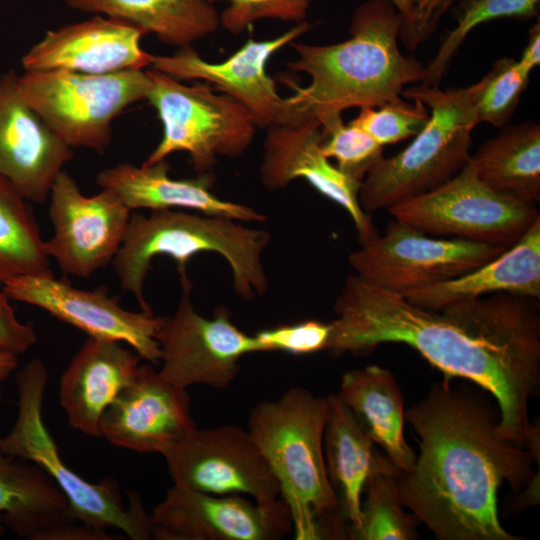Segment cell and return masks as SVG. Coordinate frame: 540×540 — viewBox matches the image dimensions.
<instances>
[{
  "label": "cell",
  "mask_w": 540,
  "mask_h": 540,
  "mask_svg": "<svg viewBox=\"0 0 540 540\" xmlns=\"http://www.w3.org/2000/svg\"><path fill=\"white\" fill-rule=\"evenodd\" d=\"M334 312L327 351L362 355L380 344H406L444 378H463L490 393L502 437L525 448L540 439L528 413L540 392L537 299L496 293L430 310L354 274Z\"/></svg>",
  "instance_id": "6da1fadb"
},
{
  "label": "cell",
  "mask_w": 540,
  "mask_h": 540,
  "mask_svg": "<svg viewBox=\"0 0 540 540\" xmlns=\"http://www.w3.org/2000/svg\"><path fill=\"white\" fill-rule=\"evenodd\" d=\"M499 417L486 394L451 378L405 412L420 454L398 476L400 501L439 540L523 539L502 526L498 490L505 481L519 492L539 480L537 460L499 434Z\"/></svg>",
  "instance_id": "7a4b0ae2"
},
{
  "label": "cell",
  "mask_w": 540,
  "mask_h": 540,
  "mask_svg": "<svg viewBox=\"0 0 540 540\" xmlns=\"http://www.w3.org/2000/svg\"><path fill=\"white\" fill-rule=\"evenodd\" d=\"M403 19L391 0H367L353 13L349 38L331 45L290 43L297 58L290 70L309 75L285 98L288 125L323 122L352 107H376L397 100L405 86L422 82L426 69L404 55L398 40Z\"/></svg>",
  "instance_id": "3957f363"
},
{
  "label": "cell",
  "mask_w": 540,
  "mask_h": 540,
  "mask_svg": "<svg viewBox=\"0 0 540 540\" xmlns=\"http://www.w3.org/2000/svg\"><path fill=\"white\" fill-rule=\"evenodd\" d=\"M327 397L293 387L251 411L248 432L276 478L296 540L348 539L323 452Z\"/></svg>",
  "instance_id": "277c9868"
},
{
  "label": "cell",
  "mask_w": 540,
  "mask_h": 540,
  "mask_svg": "<svg viewBox=\"0 0 540 540\" xmlns=\"http://www.w3.org/2000/svg\"><path fill=\"white\" fill-rule=\"evenodd\" d=\"M270 242L267 231L245 227L236 220L211 215L154 210L131 213L121 246L112 260L123 291L131 293L142 310L151 311L143 287L157 256L172 258L180 280H188L186 265L203 252H215L231 267L236 293L244 299L263 295L267 277L262 253Z\"/></svg>",
  "instance_id": "5b68a950"
},
{
  "label": "cell",
  "mask_w": 540,
  "mask_h": 540,
  "mask_svg": "<svg viewBox=\"0 0 540 540\" xmlns=\"http://www.w3.org/2000/svg\"><path fill=\"white\" fill-rule=\"evenodd\" d=\"M402 95L430 108V118L415 139L394 156L382 157L367 173L359 203L368 214L389 209L426 193L453 177L467 162L471 134L477 125L466 88L438 85L405 88Z\"/></svg>",
  "instance_id": "8992f818"
},
{
  "label": "cell",
  "mask_w": 540,
  "mask_h": 540,
  "mask_svg": "<svg viewBox=\"0 0 540 540\" xmlns=\"http://www.w3.org/2000/svg\"><path fill=\"white\" fill-rule=\"evenodd\" d=\"M47 369L40 359L27 363L16 375L17 417L12 429L0 437L7 455L41 468L60 489L74 519L90 527L114 528L133 540L152 538V523L138 496L124 504L116 480L92 483L70 469L43 418Z\"/></svg>",
  "instance_id": "52a82bcc"
},
{
  "label": "cell",
  "mask_w": 540,
  "mask_h": 540,
  "mask_svg": "<svg viewBox=\"0 0 540 540\" xmlns=\"http://www.w3.org/2000/svg\"><path fill=\"white\" fill-rule=\"evenodd\" d=\"M146 100L163 126L159 144L143 163L150 165L174 152L190 156L199 174L210 173L217 157H238L253 141L256 123L250 111L207 82L184 85L160 71H146Z\"/></svg>",
  "instance_id": "ba28073f"
},
{
  "label": "cell",
  "mask_w": 540,
  "mask_h": 540,
  "mask_svg": "<svg viewBox=\"0 0 540 540\" xmlns=\"http://www.w3.org/2000/svg\"><path fill=\"white\" fill-rule=\"evenodd\" d=\"M22 99L71 148L104 152L112 121L146 99L149 78L142 70L84 74L67 70L25 72L17 77Z\"/></svg>",
  "instance_id": "9c48e42d"
},
{
  "label": "cell",
  "mask_w": 540,
  "mask_h": 540,
  "mask_svg": "<svg viewBox=\"0 0 540 540\" xmlns=\"http://www.w3.org/2000/svg\"><path fill=\"white\" fill-rule=\"evenodd\" d=\"M429 235L510 247L538 218L526 204L484 184L469 161L448 181L388 209Z\"/></svg>",
  "instance_id": "30bf717a"
},
{
  "label": "cell",
  "mask_w": 540,
  "mask_h": 540,
  "mask_svg": "<svg viewBox=\"0 0 540 540\" xmlns=\"http://www.w3.org/2000/svg\"><path fill=\"white\" fill-rule=\"evenodd\" d=\"M507 248L457 238H436L394 220L384 235H375L351 252L348 262L355 275L365 282L405 295L470 272Z\"/></svg>",
  "instance_id": "8fae6325"
},
{
  "label": "cell",
  "mask_w": 540,
  "mask_h": 540,
  "mask_svg": "<svg viewBox=\"0 0 540 540\" xmlns=\"http://www.w3.org/2000/svg\"><path fill=\"white\" fill-rule=\"evenodd\" d=\"M161 455L173 485L215 495L250 496L262 505L279 485L248 430L234 425L192 428Z\"/></svg>",
  "instance_id": "7c38bea8"
},
{
  "label": "cell",
  "mask_w": 540,
  "mask_h": 540,
  "mask_svg": "<svg viewBox=\"0 0 540 540\" xmlns=\"http://www.w3.org/2000/svg\"><path fill=\"white\" fill-rule=\"evenodd\" d=\"M182 294L175 313L163 317L157 340L161 349L160 375L187 389L196 384L228 386L239 371L242 356L263 352L256 336L240 330L230 312L216 309L211 318L200 315L190 298V280L181 281Z\"/></svg>",
  "instance_id": "4fadbf2b"
},
{
  "label": "cell",
  "mask_w": 540,
  "mask_h": 540,
  "mask_svg": "<svg viewBox=\"0 0 540 540\" xmlns=\"http://www.w3.org/2000/svg\"><path fill=\"white\" fill-rule=\"evenodd\" d=\"M53 235L45 241L65 275L88 278L112 262L118 252L131 210L110 189L84 195L74 178L61 170L49 194Z\"/></svg>",
  "instance_id": "5bb4252c"
},
{
  "label": "cell",
  "mask_w": 540,
  "mask_h": 540,
  "mask_svg": "<svg viewBox=\"0 0 540 540\" xmlns=\"http://www.w3.org/2000/svg\"><path fill=\"white\" fill-rule=\"evenodd\" d=\"M2 291L11 301L38 307L55 318L83 331L89 337L113 339L128 344L152 364L160 362L157 340L163 317L152 311L124 309L106 289L75 288L53 273L27 275L3 283Z\"/></svg>",
  "instance_id": "9a60e30c"
},
{
  "label": "cell",
  "mask_w": 540,
  "mask_h": 540,
  "mask_svg": "<svg viewBox=\"0 0 540 540\" xmlns=\"http://www.w3.org/2000/svg\"><path fill=\"white\" fill-rule=\"evenodd\" d=\"M158 540H277L292 530L280 497L262 505L242 495H215L173 485L150 514Z\"/></svg>",
  "instance_id": "2e32d148"
},
{
  "label": "cell",
  "mask_w": 540,
  "mask_h": 540,
  "mask_svg": "<svg viewBox=\"0 0 540 540\" xmlns=\"http://www.w3.org/2000/svg\"><path fill=\"white\" fill-rule=\"evenodd\" d=\"M305 20L276 38L266 41L248 39L241 48L220 63H211L189 45L171 56L152 55L151 68L177 80L198 79L209 83L243 104L252 114L257 127L288 125L285 98L274 80L266 73L271 56L307 32Z\"/></svg>",
  "instance_id": "e0dca14e"
},
{
  "label": "cell",
  "mask_w": 540,
  "mask_h": 540,
  "mask_svg": "<svg viewBox=\"0 0 540 540\" xmlns=\"http://www.w3.org/2000/svg\"><path fill=\"white\" fill-rule=\"evenodd\" d=\"M194 427L187 389L169 382L152 366L140 364L103 413L99 432L115 447L161 454Z\"/></svg>",
  "instance_id": "ac0fdd59"
},
{
  "label": "cell",
  "mask_w": 540,
  "mask_h": 540,
  "mask_svg": "<svg viewBox=\"0 0 540 540\" xmlns=\"http://www.w3.org/2000/svg\"><path fill=\"white\" fill-rule=\"evenodd\" d=\"M260 166L261 181L269 190L286 187L303 178L319 193L346 210L361 243L378 234L370 214L359 203L361 183L343 173L321 152L322 127L309 119L297 125L267 128Z\"/></svg>",
  "instance_id": "d6986e66"
},
{
  "label": "cell",
  "mask_w": 540,
  "mask_h": 540,
  "mask_svg": "<svg viewBox=\"0 0 540 540\" xmlns=\"http://www.w3.org/2000/svg\"><path fill=\"white\" fill-rule=\"evenodd\" d=\"M17 77L10 71L0 79V177L27 201L43 203L73 152L22 99Z\"/></svg>",
  "instance_id": "ffe728a7"
},
{
  "label": "cell",
  "mask_w": 540,
  "mask_h": 540,
  "mask_svg": "<svg viewBox=\"0 0 540 540\" xmlns=\"http://www.w3.org/2000/svg\"><path fill=\"white\" fill-rule=\"evenodd\" d=\"M147 34L139 27L112 17L88 20L48 31L23 57L26 72L67 70L108 74L150 67L152 55L140 46Z\"/></svg>",
  "instance_id": "44dd1931"
},
{
  "label": "cell",
  "mask_w": 540,
  "mask_h": 540,
  "mask_svg": "<svg viewBox=\"0 0 540 540\" xmlns=\"http://www.w3.org/2000/svg\"><path fill=\"white\" fill-rule=\"evenodd\" d=\"M140 360L120 341L88 336L60 380L59 400L69 424L100 437L103 413L134 378Z\"/></svg>",
  "instance_id": "7402d4cb"
},
{
  "label": "cell",
  "mask_w": 540,
  "mask_h": 540,
  "mask_svg": "<svg viewBox=\"0 0 540 540\" xmlns=\"http://www.w3.org/2000/svg\"><path fill=\"white\" fill-rule=\"evenodd\" d=\"M169 170L165 159L141 166L120 163L99 171L96 182L101 188L112 190L131 211L185 208L236 221L265 220L262 213L251 207L216 196L211 191L214 182L211 173L174 179L169 176Z\"/></svg>",
  "instance_id": "603a6c76"
},
{
  "label": "cell",
  "mask_w": 540,
  "mask_h": 540,
  "mask_svg": "<svg viewBox=\"0 0 540 540\" xmlns=\"http://www.w3.org/2000/svg\"><path fill=\"white\" fill-rule=\"evenodd\" d=\"M496 293L540 298V218L494 259L456 278L404 296L425 309L443 307Z\"/></svg>",
  "instance_id": "cb8c5ba5"
},
{
  "label": "cell",
  "mask_w": 540,
  "mask_h": 540,
  "mask_svg": "<svg viewBox=\"0 0 540 540\" xmlns=\"http://www.w3.org/2000/svg\"><path fill=\"white\" fill-rule=\"evenodd\" d=\"M323 434L327 474L349 528L361 522V497L370 475L402 472L375 448L374 442L339 396L327 397ZM348 534V531H347Z\"/></svg>",
  "instance_id": "d4e9b609"
},
{
  "label": "cell",
  "mask_w": 540,
  "mask_h": 540,
  "mask_svg": "<svg viewBox=\"0 0 540 540\" xmlns=\"http://www.w3.org/2000/svg\"><path fill=\"white\" fill-rule=\"evenodd\" d=\"M337 395L387 458L402 473L410 471L416 455L404 438V401L394 375L378 365L350 370Z\"/></svg>",
  "instance_id": "484cf974"
},
{
  "label": "cell",
  "mask_w": 540,
  "mask_h": 540,
  "mask_svg": "<svg viewBox=\"0 0 540 540\" xmlns=\"http://www.w3.org/2000/svg\"><path fill=\"white\" fill-rule=\"evenodd\" d=\"M0 519L28 540H45L55 528L77 522L64 495L41 468L7 455L1 447Z\"/></svg>",
  "instance_id": "4316f807"
},
{
  "label": "cell",
  "mask_w": 540,
  "mask_h": 540,
  "mask_svg": "<svg viewBox=\"0 0 540 540\" xmlns=\"http://www.w3.org/2000/svg\"><path fill=\"white\" fill-rule=\"evenodd\" d=\"M76 10L129 22L163 43L185 47L214 33L220 18L209 0H65Z\"/></svg>",
  "instance_id": "83f0119b"
},
{
  "label": "cell",
  "mask_w": 540,
  "mask_h": 540,
  "mask_svg": "<svg viewBox=\"0 0 540 540\" xmlns=\"http://www.w3.org/2000/svg\"><path fill=\"white\" fill-rule=\"evenodd\" d=\"M478 178L488 187L526 204L540 201V125L504 126L469 155Z\"/></svg>",
  "instance_id": "f1b7e54d"
},
{
  "label": "cell",
  "mask_w": 540,
  "mask_h": 540,
  "mask_svg": "<svg viewBox=\"0 0 540 540\" xmlns=\"http://www.w3.org/2000/svg\"><path fill=\"white\" fill-rule=\"evenodd\" d=\"M5 178L0 177V283L27 275L51 273L30 205Z\"/></svg>",
  "instance_id": "f546056e"
},
{
  "label": "cell",
  "mask_w": 540,
  "mask_h": 540,
  "mask_svg": "<svg viewBox=\"0 0 540 540\" xmlns=\"http://www.w3.org/2000/svg\"><path fill=\"white\" fill-rule=\"evenodd\" d=\"M366 499L361 503V522L348 529L351 540H414L420 522L404 510L398 492V476L373 473L368 478Z\"/></svg>",
  "instance_id": "4dcf8cb0"
},
{
  "label": "cell",
  "mask_w": 540,
  "mask_h": 540,
  "mask_svg": "<svg viewBox=\"0 0 540 540\" xmlns=\"http://www.w3.org/2000/svg\"><path fill=\"white\" fill-rule=\"evenodd\" d=\"M539 7L540 0H460L456 24L425 67L421 84L438 85L459 47L478 25L501 18L530 20L538 16Z\"/></svg>",
  "instance_id": "1f68e13d"
},
{
  "label": "cell",
  "mask_w": 540,
  "mask_h": 540,
  "mask_svg": "<svg viewBox=\"0 0 540 540\" xmlns=\"http://www.w3.org/2000/svg\"><path fill=\"white\" fill-rule=\"evenodd\" d=\"M530 73L518 60L504 57L480 81L468 86L477 124L506 126L529 84Z\"/></svg>",
  "instance_id": "d6a6232c"
},
{
  "label": "cell",
  "mask_w": 540,
  "mask_h": 540,
  "mask_svg": "<svg viewBox=\"0 0 540 540\" xmlns=\"http://www.w3.org/2000/svg\"><path fill=\"white\" fill-rule=\"evenodd\" d=\"M323 141L321 152L353 179L362 182L367 173L383 157V146L363 129L345 124L342 116L321 122Z\"/></svg>",
  "instance_id": "836d02e7"
},
{
  "label": "cell",
  "mask_w": 540,
  "mask_h": 540,
  "mask_svg": "<svg viewBox=\"0 0 540 540\" xmlns=\"http://www.w3.org/2000/svg\"><path fill=\"white\" fill-rule=\"evenodd\" d=\"M401 98L376 107H361L351 124L363 129L380 145L395 144L417 135L427 124L430 113L424 103Z\"/></svg>",
  "instance_id": "e575fe53"
},
{
  "label": "cell",
  "mask_w": 540,
  "mask_h": 540,
  "mask_svg": "<svg viewBox=\"0 0 540 540\" xmlns=\"http://www.w3.org/2000/svg\"><path fill=\"white\" fill-rule=\"evenodd\" d=\"M225 1L228 6L219 15L224 29L239 34L248 26L262 19L285 22L305 21L312 0H209Z\"/></svg>",
  "instance_id": "d590c367"
},
{
  "label": "cell",
  "mask_w": 540,
  "mask_h": 540,
  "mask_svg": "<svg viewBox=\"0 0 540 540\" xmlns=\"http://www.w3.org/2000/svg\"><path fill=\"white\" fill-rule=\"evenodd\" d=\"M330 334L331 323L306 320L265 329L255 336L263 352L305 355L326 350Z\"/></svg>",
  "instance_id": "8d00e7d4"
},
{
  "label": "cell",
  "mask_w": 540,
  "mask_h": 540,
  "mask_svg": "<svg viewBox=\"0 0 540 540\" xmlns=\"http://www.w3.org/2000/svg\"><path fill=\"white\" fill-rule=\"evenodd\" d=\"M10 299L0 291V352L19 356L33 347L37 341L34 326L22 322L16 315Z\"/></svg>",
  "instance_id": "74e56055"
},
{
  "label": "cell",
  "mask_w": 540,
  "mask_h": 540,
  "mask_svg": "<svg viewBox=\"0 0 540 540\" xmlns=\"http://www.w3.org/2000/svg\"><path fill=\"white\" fill-rule=\"evenodd\" d=\"M455 0H418L412 25L401 32L399 39L407 49L414 50L437 27L441 17Z\"/></svg>",
  "instance_id": "f35d334b"
},
{
  "label": "cell",
  "mask_w": 540,
  "mask_h": 540,
  "mask_svg": "<svg viewBox=\"0 0 540 540\" xmlns=\"http://www.w3.org/2000/svg\"><path fill=\"white\" fill-rule=\"evenodd\" d=\"M110 537L105 529H99L76 522L64 524L47 534L45 540H109Z\"/></svg>",
  "instance_id": "ab89813d"
},
{
  "label": "cell",
  "mask_w": 540,
  "mask_h": 540,
  "mask_svg": "<svg viewBox=\"0 0 540 540\" xmlns=\"http://www.w3.org/2000/svg\"><path fill=\"white\" fill-rule=\"evenodd\" d=\"M519 64L531 72L540 63V21L531 27L528 42L518 60Z\"/></svg>",
  "instance_id": "60d3db41"
},
{
  "label": "cell",
  "mask_w": 540,
  "mask_h": 540,
  "mask_svg": "<svg viewBox=\"0 0 540 540\" xmlns=\"http://www.w3.org/2000/svg\"><path fill=\"white\" fill-rule=\"evenodd\" d=\"M391 1L403 19V23L400 30V33H401L407 30L412 25L418 0H391Z\"/></svg>",
  "instance_id": "b9f144b4"
},
{
  "label": "cell",
  "mask_w": 540,
  "mask_h": 540,
  "mask_svg": "<svg viewBox=\"0 0 540 540\" xmlns=\"http://www.w3.org/2000/svg\"><path fill=\"white\" fill-rule=\"evenodd\" d=\"M18 364L19 356L0 352V382L7 380L16 370Z\"/></svg>",
  "instance_id": "7bdbcfd3"
},
{
  "label": "cell",
  "mask_w": 540,
  "mask_h": 540,
  "mask_svg": "<svg viewBox=\"0 0 540 540\" xmlns=\"http://www.w3.org/2000/svg\"><path fill=\"white\" fill-rule=\"evenodd\" d=\"M1 397H2V390H1V387H0V399H1Z\"/></svg>",
  "instance_id": "ee69618b"
}]
</instances>
